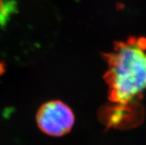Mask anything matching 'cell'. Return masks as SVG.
<instances>
[{"label":"cell","mask_w":146,"mask_h":145,"mask_svg":"<svg viewBox=\"0 0 146 145\" xmlns=\"http://www.w3.org/2000/svg\"><path fill=\"white\" fill-rule=\"evenodd\" d=\"M3 0H0V11L3 10Z\"/></svg>","instance_id":"3"},{"label":"cell","mask_w":146,"mask_h":145,"mask_svg":"<svg viewBox=\"0 0 146 145\" xmlns=\"http://www.w3.org/2000/svg\"><path fill=\"white\" fill-rule=\"evenodd\" d=\"M104 76L111 101L125 105L146 90V39L130 38L115 44L106 55Z\"/></svg>","instance_id":"1"},{"label":"cell","mask_w":146,"mask_h":145,"mask_svg":"<svg viewBox=\"0 0 146 145\" xmlns=\"http://www.w3.org/2000/svg\"><path fill=\"white\" fill-rule=\"evenodd\" d=\"M75 118L71 109L61 101H50L40 107L36 113V123L43 132L59 137L70 132Z\"/></svg>","instance_id":"2"}]
</instances>
